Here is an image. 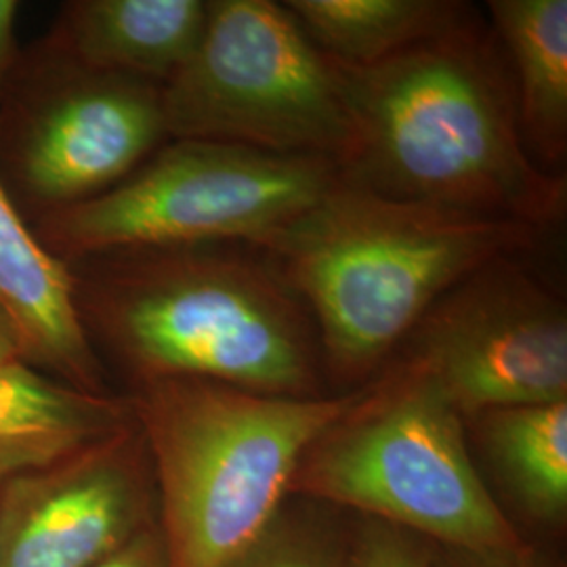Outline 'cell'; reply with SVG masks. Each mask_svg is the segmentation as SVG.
<instances>
[{"label": "cell", "mask_w": 567, "mask_h": 567, "mask_svg": "<svg viewBox=\"0 0 567 567\" xmlns=\"http://www.w3.org/2000/svg\"><path fill=\"white\" fill-rule=\"evenodd\" d=\"M93 567H168L163 534L158 524L143 527L121 550Z\"/></svg>", "instance_id": "d6986e66"}, {"label": "cell", "mask_w": 567, "mask_h": 567, "mask_svg": "<svg viewBox=\"0 0 567 567\" xmlns=\"http://www.w3.org/2000/svg\"><path fill=\"white\" fill-rule=\"evenodd\" d=\"M343 179L322 156L168 140L100 196L37 217L39 243L63 264L91 255L200 243L269 248Z\"/></svg>", "instance_id": "8992f818"}, {"label": "cell", "mask_w": 567, "mask_h": 567, "mask_svg": "<svg viewBox=\"0 0 567 567\" xmlns=\"http://www.w3.org/2000/svg\"><path fill=\"white\" fill-rule=\"evenodd\" d=\"M0 313L25 364L91 393H107L103 364L79 318L70 265L34 236L0 171Z\"/></svg>", "instance_id": "8fae6325"}, {"label": "cell", "mask_w": 567, "mask_h": 567, "mask_svg": "<svg viewBox=\"0 0 567 567\" xmlns=\"http://www.w3.org/2000/svg\"><path fill=\"white\" fill-rule=\"evenodd\" d=\"M49 60L51 81L28 91L4 140L2 179L37 217L100 196L168 142L161 84L93 72L51 51Z\"/></svg>", "instance_id": "9c48e42d"}, {"label": "cell", "mask_w": 567, "mask_h": 567, "mask_svg": "<svg viewBox=\"0 0 567 567\" xmlns=\"http://www.w3.org/2000/svg\"><path fill=\"white\" fill-rule=\"evenodd\" d=\"M154 477L140 429L0 484V567H93L150 526Z\"/></svg>", "instance_id": "30bf717a"}, {"label": "cell", "mask_w": 567, "mask_h": 567, "mask_svg": "<svg viewBox=\"0 0 567 567\" xmlns=\"http://www.w3.org/2000/svg\"><path fill=\"white\" fill-rule=\"evenodd\" d=\"M284 7L330 60L364 68L446 30L471 4L446 0H288Z\"/></svg>", "instance_id": "9a60e30c"}, {"label": "cell", "mask_w": 567, "mask_h": 567, "mask_svg": "<svg viewBox=\"0 0 567 567\" xmlns=\"http://www.w3.org/2000/svg\"><path fill=\"white\" fill-rule=\"evenodd\" d=\"M290 489L419 529L468 555L519 553L471 458L463 416L405 355L305 450Z\"/></svg>", "instance_id": "5b68a950"}, {"label": "cell", "mask_w": 567, "mask_h": 567, "mask_svg": "<svg viewBox=\"0 0 567 567\" xmlns=\"http://www.w3.org/2000/svg\"><path fill=\"white\" fill-rule=\"evenodd\" d=\"M468 421L511 494L529 513L559 519L567 507V400L496 408Z\"/></svg>", "instance_id": "2e32d148"}, {"label": "cell", "mask_w": 567, "mask_h": 567, "mask_svg": "<svg viewBox=\"0 0 567 567\" xmlns=\"http://www.w3.org/2000/svg\"><path fill=\"white\" fill-rule=\"evenodd\" d=\"M225 567H339L316 538L290 527H267L255 545Z\"/></svg>", "instance_id": "e0dca14e"}, {"label": "cell", "mask_w": 567, "mask_h": 567, "mask_svg": "<svg viewBox=\"0 0 567 567\" xmlns=\"http://www.w3.org/2000/svg\"><path fill=\"white\" fill-rule=\"evenodd\" d=\"M164 379L128 400L152 466L168 567H225L257 543L305 450L360 400Z\"/></svg>", "instance_id": "277c9868"}, {"label": "cell", "mask_w": 567, "mask_h": 567, "mask_svg": "<svg viewBox=\"0 0 567 567\" xmlns=\"http://www.w3.org/2000/svg\"><path fill=\"white\" fill-rule=\"evenodd\" d=\"M20 360L23 362L16 332H13L11 324L4 320V316L0 313V368L20 362Z\"/></svg>", "instance_id": "44dd1931"}, {"label": "cell", "mask_w": 567, "mask_h": 567, "mask_svg": "<svg viewBox=\"0 0 567 567\" xmlns=\"http://www.w3.org/2000/svg\"><path fill=\"white\" fill-rule=\"evenodd\" d=\"M487 13L507 53L527 154L553 173L567 154V2L492 0Z\"/></svg>", "instance_id": "5bb4252c"}, {"label": "cell", "mask_w": 567, "mask_h": 567, "mask_svg": "<svg viewBox=\"0 0 567 567\" xmlns=\"http://www.w3.org/2000/svg\"><path fill=\"white\" fill-rule=\"evenodd\" d=\"M440 567H517L513 557H484V555H461L458 559L446 561Z\"/></svg>", "instance_id": "7402d4cb"}, {"label": "cell", "mask_w": 567, "mask_h": 567, "mask_svg": "<svg viewBox=\"0 0 567 567\" xmlns=\"http://www.w3.org/2000/svg\"><path fill=\"white\" fill-rule=\"evenodd\" d=\"M349 567H426L400 532L389 526L368 527L351 553Z\"/></svg>", "instance_id": "ac0fdd59"}, {"label": "cell", "mask_w": 567, "mask_h": 567, "mask_svg": "<svg viewBox=\"0 0 567 567\" xmlns=\"http://www.w3.org/2000/svg\"><path fill=\"white\" fill-rule=\"evenodd\" d=\"M540 236L517 221L385 198L343 177L265 252L307 305L328 374L360 383L452 286L536 248Z\"/></svg>", "instance_id": "3957f363"}, {"label": "cell", "mask_w": 567, "mask_h": 567, "mask_svg": "<svg viewBox=\"0 0 567 567\" xmlns=\"http://www.w3.org/2000/svg\"><path fill=\"white\" fill-rule=\"evenodd\" d=\"M168 140L231 143L284 156L351 154L339 65L271 0H208L203 37L163 86Z\"/></svg>", "instance_id": "52a82bcc"}, {"label": "cell", "mask_w": 567, "mask_h": 567, "mask_svg": "<svg viewBox=\"0 0 567 567\" xmlns=\"http://www.w3.org/2000/svg\"><path fill=\"white\" fill-rule=\"evenodd\" d=\"M18 13H20V2L0 0V97L18 68V42H16Z\"/></svg>", "instance_id": "ffe728a7"}, {"label": "cell", "mask_w": 567, "mask_h": 567, "mask_svg": "<svg viewBox=\"0 0 567 567\" xmlns=\"http://www.w3.org/2000/svg\"><path fill=\"white\" fill-rule=\"evenodd\" d=\"M133 425L128 400L63 383L25 362L0 368V484Z\"/></svg>", "instance_id": "4fadbf2b"}, {"label": "cell", "mask_w": 567, "mask_h": 567, "mask_svg": "<svg viewBox=\"0 0 567 567\" xmlns=\"http://www.w3.org/2000/svg\"><path fill=\"white\" fill-rule=\"evenodd\" d=\"M334 63L353 122L347 182L540 234L564 221L566 177L527 154L505 53L473 7L389 60Z\"/></svg>", "instance_id": "6da1fadb"}, {"label": "cell", "mask_w": 567, "mask_h": 567, "mask_svg": "<svg viewBox=\"0 0 567 567\" xmlns=\"http://www.w3.org/2000/svg\"><path fill=\"white\" fill-rule=\"evenodd\" d=\"M517 257L452 286L400 347L463 419L567 400L566 305Z\"/></svg>", "instance_id": "ba28073f"}, {"label": "cell", "mask_w": 567, "mask_h": 567, "mask_svg": "<svg viewBox=\"0 0 567 567\" xmlns=\"http://www.w3.org/2000/svg\"><path fill=\"white\" fill-rule=\"evenodd\" d=\"M206 18L204 0H74L63 4L49 51L164 86L196 51Z\"/></svg>", "instance_id": "7c38bea8"}, {"label": "cell", "mask_w": 567, "mask_h": 567, "mask_svg": "<svg viewBox=\"0 0 567 567\" xmlns=\"http://www.w3.org/2000/svg\"><path fill=\"white\" fill-rule=\"evenodd\" d=\"M82 328L137 385L200 379L316 398V322L274 259L250 244L124 248L70 261Z\"/></svg>", "instance_id": "7a4b0ae2"}]
</instances>
